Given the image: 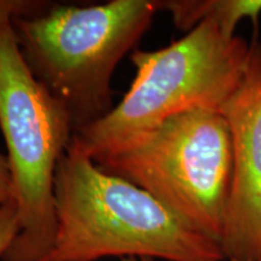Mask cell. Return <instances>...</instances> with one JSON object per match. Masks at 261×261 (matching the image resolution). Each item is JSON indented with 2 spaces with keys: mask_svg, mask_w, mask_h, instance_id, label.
<instances>
[{
  "mask_svg": "<svg viewBox=\"0 0 261 261\" xmlns=\"http://www.w3.org/2000/svg\"><path fill=\"white\" fill-rule=\"evenodd\" d=\"M227 261H238V260H227Z\"/></svg>",
  "mask_w": 261,
  "mask_h": 261,
  "instance_id": "11",
  "label": "cell"
},
{
  "mask_svg": "<svg viewBox=\"0 0 261 261\" xmlns=\"http://www.w3.org/2000/svg\"><path fill=\"white\" fill-rule=\"evenodd\" d=\"M54 197L56 232L40 261H227L219 242L192 230L149 192L100 169L74 137L58 161Z\"/></svg>",
  "mask_w": 261,
  "mask_h": 261,
  "instance_id": "1",
  "label": "cell"
},
{
  "mask_svg": "<svg viewBox=\"0 0 261 261\" xmlns=\"http://www.w3.org/2000/svg\"><path fill=\"white\" fill-rule=\"evenodd\" d=\"M93 161L220 243L233 180L231 133L220 110L178 114Z\"/></svg>",
  "mask_w": 261,
  "mask_h": 261,
  "instance_id": "5",
  "label": "cell"
},
{
  "mask_svg": "<svg viewBox=\"0 0 261 261\" xmlns=\"http://www.w3.org/2000/svg\"><path fill=\"white\" fill-rule=\"evenodd\" d=\"M231 133L233 180L221 249L227 260L261 261V42L240 86L221 109Z\"/></svg>",
  "mask_w": 261,
  "mask_h": 261,
  "instance_id": "6",
  "label": "cell"
},
{
  "mask_svg": "<svg viewBox=\"0 0 261 261\" xmlns=\"http://www.w3.org/2000/svg\"><path fill=\"white\" fill-rule=\"evenodd\" d=\"M250 55L252 42L228 37L210 19L160 50H135L136 76L121 102L74 139L93 159L188 110L221 112L240 86Z\"/></svg>",
  "mask_w": 261,
  "mask_h": 261,
  "instance_id": "4",
  "label": "cell"
},
{
  "mask_svg": "<svg viewBox=\"0 0 261 261\" xmlns=\"http://www.w3.org/2000/svg\"><path fill=\"white\" fill-rule=\"evenodd\" d=\"M161 10L168 11L175 27L191 31L201 22L213 21L228 37H234L238 23L250 19L257 24L261 0H171L160 2Z\"/></svg>",
  "mask_w": 261,
  "mask_h": 261,
  "instance_id": "7",
  "label": "cell"
},
{
  "mask_svg": "<svg viewBox=\"0 0 261 261\" xmlns=\"http://www.w3.org/2000/svg\"><path fill=\"white\" fill-rule=\"evenodd\" d=\"M159 11L161 3L154 0H112L89 6L52 4L35 17L14 19L25 64L68 110L74 135L115 107L114 71Z\"/></svg>",
  "mask_w": 261,
  "mask_h": 261,
  "instance_id": "3",
  "label": "cell"
},
{
  "mask_svg": "<svg viewBox=\"0 0 261 261\" xmlns=\"http://www.w3.org/2000/svg\"><path fill=\"white\" fill-rule=\"evenodd\" d=\"M48 2L0 0V129L11 171L18 233L3 261H40L56 232L57 165L74 137L71 117L29 70L14 19L41 15Z\"/></svg>",
  "mask_w": 261,
  "mask_h": 261,
  "instance_id": "2",
  "label": "cell"
},
{
  "mask_svg": "<svg viewBox=\"0 0 261 261\" xmlns=\"http://www.w3.org/2000/svg\"><path fill=\"white\" fill-rule=\"evenodd\" d=\"M18 233V219L16 204L0 205V259Z\"/></svg>",
  "mask_w": 261,
  "mask_h": 261,
  "instance_id": "8",
  "label": "cell"
},
{
  "mask_svg": "<svg viewBox=\"0 0 261 261\" xmlns=\"http://www.w3.org/2000/svg\"><path fill=\"white\" fill-rule=\"evenodd\" d=\"M15 203L14 184L8 156L0 152V205Z\"/></svg>",
  "mask_w": 261,
  "mask_h": 261,
  "instance_id": "9",
  "label": "cell"
},
{
  "mask_svg": "<svg viewBox=\"0 0 261 261\" xmlns=\"http://www.w3.org/2000/svg\"><path fill=\"white\" fill-rule=\"evenodd\" d=\"M120 261H155L154 259H148V257H123Z\"/></svg>",
  "mask_w": 261,
  "mask_h": 261,
  "instance_id": "10",
  "label": "cell"
}]
</instances>
